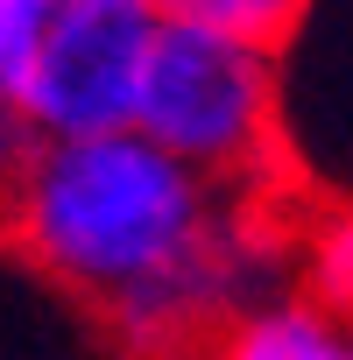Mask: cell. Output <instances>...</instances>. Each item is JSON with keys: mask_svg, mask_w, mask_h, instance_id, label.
<instances>
[{"mask_svg": "<svg viewBox=\"0 0 353 360\" xmlns=\"http://www.w3.org/2000/svg\"><path fill=\"white\" fill-rule=\"evenodd\" d=\"M226 191L155 148L141 127L92 141H43L8 205L15 255L71 297L120 311L176 276L226 219Z\"/></svg>", "mask_w": 353, "mask_h": 360, "instance_id": "obj_1", "label": "cell"}, {"mask_svg": "<svg viewBox=\"0 0 353 360\" xmlns=\"http://www.w3.org/2000/svg\"><path fill=\"white\" fill-rule=\"evenodd\" d=\"M276 120H283L276 50L219 29H191V22H162L141 113H134V127L155 148H169L226 198H255V184L276 162Z\"/></svg>", "mask_w": 353, "mask_h": 360, "instance_id": "obj_2", "label": "cell"}, {"mask_svg": "<svg viewBox=\"0 0 353 360\" xmlns=\"http://www.w3.org/2000/svg\"><path fill=\"white\" fill-rule=\"evenodd\" d=\"M162 43L155 0H57L43 50L22 78V113L36 141H92L127 134L141 113V85Z\"/></svg>", "mask_w": 353, "mask_h": 360, "instance_id": "obj_3", "label": "cell"}, {"mask_svg": "<svg viewBox=\"0 0 353 360\" xmlns=\"http://www.w3.org/2000/svg\"><path fill=\"white\" fill-rule=\"evenodd\" d=\"M219 346H226V360H353V318L325 311L304 290H290L269 311L240 318Z\"/></svg>", "mask_w": 353, "mask_h": 360, "instance_id": "obj_4", "label": "cell"}, {"mask_svg": "<svg viewBox=\"0 0 353 360\" xmlns=\"http://www.w3.org/2000/svg\"><path fill=\"white\" fill-rule=\"evenodd\" d=\"M155 8H162V22H191V29H219V36L283 50L311 0H155Z\"/></svg>", "mask_w": 353, "mask_h": 360, "instance_id": "obj_5", "label": "cell"}, {"mask_svg": "<svg viewBox=\"0 0 353 360\" xmlns=\"http://www.w3.org/2000/svg\"><path fill=\"white\" fill-rule=\"evenodd\" d=\"M297 276H304V297H318L325 311L353 318V205H332L318 226H304Z\"/></svg>", "mask_w": 353, "mask_h": 360, "instance_id": "obj_6", "label": "cell"}, {"mask_svg": "<svg viewBox=\"0 0 353 360\" xmlns=\"http://www.w3.org/2000/svg\"><path fill=\"white\" fill-rule=\"evenodd\" d=\"M50 15H57V0H0V92H22Z\"/></svg>", "mask_w": 353, "mask_h": 360, "instance_id": "obj_7", "label": "cell"}, {"mask_svg": "<svg viewBox=\"0 0 353 360\" xmlns=\"http://www.w3.org/2000/svg\"><path fill=\"white\" fill-rule=\"evenodd\" d=\"M36 148H43V141H36L22 99H15V92H0V226H8V205H15V191H22V176H29Z\"/></svg>", "mask_w": 353, "mask_h": 360, "instance_id": "obj_8", "label": "cell"}, {"mask_svg": "<svg viewBox=\"0 0 353 360\" xmlns=\"http://www.w3.org/2000/svg\"><path fill=\"white\" fill-rule=\"evenodd\" d=\"M169 360H226V346H191V353H169Z\"/></svg>", "mask_w": 353, "mask_h": 360, "instance_id": "obj_9", "label": "cell"}]
</instances>
